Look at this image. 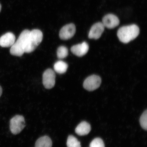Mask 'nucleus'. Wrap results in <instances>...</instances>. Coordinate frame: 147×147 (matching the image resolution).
Returning a JSON list of instances; mask_svg holds the SVG:
<instances>
[{
	"label": "nucleus",
	"instance_id": "nucleus-6",
	"mask_svg": "<svg viewBox=\"0 0 147 147\" xmlns=\"http://www.w3.org/2000/svg\"><path fill=\"white\" fill-rule=\"evenodd\" d=\"M56 74L52 69H48L43 75V84L46 89H51L54 87Z\"/></svg>",
	"mask_w": 147,
	"mask_h": 147
},
{
	"label": "nucleus",
	"instance_id": "nucleus-13",
	"mask_svg": "<svg viewBox=\"0 0 147 147\" xmlns=\"http://www.w3.org/2000/svg\"><path fill=\"white\" fill-rule=\"evenodd\" d=\"M52 141L47 136L40 138L35 143V147H52Z\"/></svg>",
	"mask_w": 147,
	"mask_h": 147
},
{
	"label": "nucleus",
	"instance_id": "nucleus-18",
	"mask_svg": "<svg viewBox=\"0 0 147 147\" xmlns=\"http://www.w3.org/2000/svg\"><path fill=\"white\" fill-rule=\"evenodd\" d=\"M140 122L141 127L144 130L147 129V110L144 112L140 119Z\"/></svg>",
	"mask_w": 147,
	"mask_h": 147
},
{
	"label": "nucleus",
	"instance_id": "nucleus-15",
	"mask_svg": "<svg viewBox=\"0 0 147 147\" xmlns=\"http://www.w3.org/2000/svg\"><path fill=\"white\" fill-rule=\"evenodd\" d=\"M67 145V147H81L80 141L72 135H70L68 137Z\"/></svg>",
	"mask_w": 147,
	"mask_h": 147
},
{
	"label": "nucleus",
	"instance_id": "nucleus-4",
	"mask_svg": "<svg viewBox=\"0 0 147 147\" xmlns=\"http://www.w3.org/2000/svg\"><path fill=\"white\" fill-rule=\"evenodd\" d=\"M25 127V119L23 116L16 115L11 119L10 129L14 135L21 133Z\"/></svg>",
	"mask_w": 147,
	"mask_h": 147
},
{
	"label": "nucleus",
	"instance_id": "nucleus-5",
	"mask_svg": "<svg viewBox=\"0 0 147 147\" xmlns=\"http://www.w3.org/2000/svg\"><path fill=\"white\" fill-rule=\"evenodd\" d=\"M102 80L100 76L92 75L86 79L83 84L84 89L89 91L95 90L100 87Z\"/></svg>",
	"mask_w": 147,
	"mask_h": 147
},
{
	"label": "nucleus",
	"instance_id": "nucleus-11",
	"mask_svg": "<svg viewBox=\"0 0 147 147\" xmlns=\"http://www.w3.org/2000/svg\"><path fill=\"white\" fill-rule=\"evenodd\" d=\"M16 39V36L13 33L7 32L0 38V46L3 47H11Z\"/></svg>",
	"mask_w": 147,
	"mask_h": 147
},
{
	"label": "nucleus",
	"instance_id": "nucleus-19",
	"mask_svg": "<svg viewBox=\"0 0 147 147\" xmlns=\"http://www.w3.org/2000/svg\"><path fill=\"white\" fill-rule=\"evenodd\" d=\"M3 90L2 89V88L1 86H0V97L1 96L2 94Z\"/></svg>",
	"mask_w": 147,
	"mask_h": 147
},
{
	"label": "nucleus",
	"instance_id": "nucleus-20",
	"mask_svg": "<svg viewBox=\"0 0 147 147\" xmlns=\"http://www.w3.org/2000/svg\"><path fill=\"white\" fill-rule=\"evenodd\" d=\"M1 4H0V12H1Z\"/></svg>",
	"mask_w": 147,
	"mask_h": 147
},
{
	"label": "nucleus",
	"instance_id": "nucleus-14",
	"mask_svg": "<svg viewBox=\"0 0 147 147\" xmlns=\"http://www.w3.org/2000/svg\"><path fill=\"white\" fill-rule=\"evenodd\" d=\"M68 67V64L62 61H59L54 64V69L57 73L62 74L67 71Z\"/></svg>",
	"mask_w": 147,
	"mask_h": 147
},
{
	"label": "nucleus",
	"instance_id": "nucleus-2",
	"mask_svg": "<svg viewBox=\"0 0 147 147\" xmlns=\"http://www.w3.org/2000/svg\"><path fill=\"white\" fill-rule=\"evenodd\" d=\"M43 34L38 29L30 31L28 37L25 49V53H29L34 51L43 40Z\"/></svg>",
	"mask_w": 147,
	"mask_h": 147
},
{
	"label": "nucleus",
	"instance_id": "nucleus-12",
	"mask_svg": "<svg viewBox=\"0 0 147 147\" xmlns=\"http://www.w3.org/2000/svg\"><path fill=\"white\" fill-rule=\"evenodd\" d=\"M91 130L90 125L86 121H83L77 126L75 131L78 135L83 136L88 135Z\"/></svg>",
	"mask_w": 147,
	"mask_h": 147
},
{
	"label": "nucleus",
	"instance_id": "nucleus-16",
	"mask_svg": "<svg viewBox=\"0 0 147 147\" xmlns=\"http://www.w3.org/2000/svg\"><path fill=\"white\" fill-rule=\"evenodd\" d=\"M68 55V50L67 47L64 46H60L58 47L57 51V55L60 59L65 58Z\"/></svg>",
	"mask_w": 147,
	"mask_h": 147
},
{
	"label": "nucleus",
	"instance_id": "nucleus-9",
	"mask_svg": "<svg viewBox=\"0 0 147 147\" xmlns=\"http://www.w3.org/2000/svg\"><path fill=\"white\" fill-rule=\"evenodd\" d=\"M105 27L102 23H95L91 27L88 35V37L90 39H98L104 32Z\"/></svg>",
	"mask_w": 147,
	"mask_h": 147
},
{
	"label": "nucleus",
	"instance_id": "nucleus-7",
	"mask_svg": "<svg viewBox=\"0 0 147 147\" xmlns=\"http://www.w3.org/2000/svg\"><path fill=\"white\" fill-rule=\"evenodd\" d=\"M76 32V26L74 24H68L64 26L61 29L59 32L60 38L62 40H69L74 36Z\"/></svg>",
	"mask_w": 147,
	"mask_h": 147
},
{
	"label": "nucleus",
	"instance_id": "nucleus-1",
	"mask_svg": "<svg viewBox=\"0 0 147 147\" xmlns=\"http://www.w3.org/2000/svg\"><path fill=\"white\" fill-rule=\"evenodd\" d=\"M140 29L138 26L133 24L121 27L117 32V36L121 42L127 43L139 35Z\"/></svg>",
	"mask_w": 147,
	"mask_h": 147
},
{
	"label": "nucleus",
	"instance_id": "nucleus-8",
	"mask_svg": "<svg viewBox=\"0 0 147 147\" xmlns=\"http://www.w3.org/2000/svg\"><path fill=\"white\" fill-rule=\"evenodd\" d=\"M102 23L105 27L111 29L118 26L119 24V20L115 15L109 14L106 15L102 18Z\"/></svg>",
	"mask_w": 147,
	"mask_h": 147
},
{
	"label": "nucleus",
	"instance_id": "nucleus-10",
	"mask_svg": "<svg viewBox=\"0 0 147 147\" xmlns=\"http://www.w3.org/2000/svg\"><path fill=\"white\" fill-rule=\"evenodd\" d=\"M89 49V46L85 42L74 45L71 48V51L76 56L81 57L85 55Z\"/></svg>",
	"mask_w": 147,
	"mask_h": 147
},
{
	"label": "nucleus",
	"instance_id": "nucleus-3",
	"mask_svg": "<svg viewBox=\"0 0 147 147\" xmlns=\"http://www.w3.org/2000/svg\"><path fill=\"white\" fill-rule=\"evenodd\" d=\"M30 31L25 30L22 32L17 41L11 47L10 54L13 56L21 57L25 53L27 38Z\"/></svg>",
	"mask_w": 147,
	"mask_h": 147
},
{
	"label": "nucleus",
	"instance_id": "nucleus-17",
	"mask_svg": "<svg viewBox=\"0 0 147 147\" xmlns=\"http://www.w3.org/2000/svg\"><path fill=\"white\" fill-rule=\"evenodd\" d=\"M90 147H105L103 141L99 138L93 140L90 143Z\"/></svg>",
	"mask_w": 147,
	"mask_h": 147
}]
</instances>
